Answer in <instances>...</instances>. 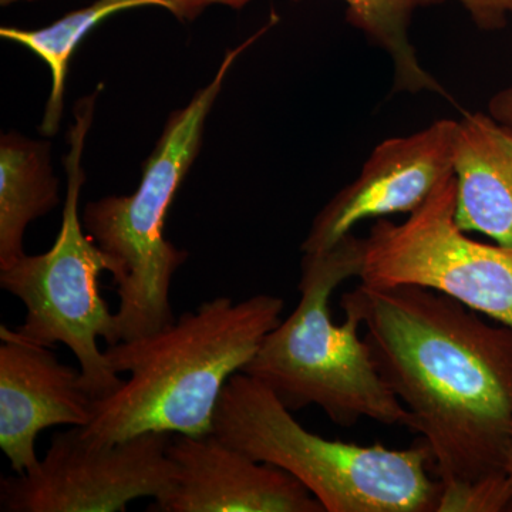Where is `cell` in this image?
Masks as SVG:
<instances>
[{
	"mask_svg": "<svg viewBox=\"0 0 512 512\" xmlns=\"http://www.w3.org/2000/svg\"><path fill=\"white\" fill-rule=\"evenodd\" d=\"M377 370L412 414L443 485L439 512L512 511V328L420 286L343 293Z\"/></svg>",
	"mask_w": 512,
	"mask_h": 512,
	"instance_id": "obj_1",
	"label": "cell"
},
{
	"mask_svg": "<svg viewBox=\"0 0 512 512\" xmlns=\"http://www.w3.org/2000/svg\"><path fill=\"white\" fill-rule=\"evenodd\" d=\"M284 299L259 293L201 303L163 329L109 346V366L130 373L116 393L94 400L84 439L111 444L148 431L207 436L229 379L244 372L282 320Z\"/></svg>",
	"mask_w": 512,
	"mask_h": 512,
	"instance_id": "obj_2",
	"label": "cell"
},
{
	"mask_svg": "<svg viewBox=\"0 0 512 512\" xmlns=\"http://www.w3.org/2000/svg\"><path fill=\"white\" fill-rule=\"evenodd\" d=\"M365 238L350 234L322 254H303L295 311L265 336L244 373L259 380L291 412L318 406L335 424L362 419L412 429V414L380 376L359 316L333 322L330 298L360 275Z\"/></svg>",
	"mask_w": 512,
	"mask_h": 512,
	"instance_id": "obj_3",
	"label": "cell"
},
{
	"mask_svg": "<svg viewBox=\"0 0 512 512\" xmlns=\"http://www.w3.org/2000/svg\"><path fill=\"white\" fill-rule=\"evenodd\" d=\"M212 433L301 481L326 512H439L443 485L423 441L406 450L359 446L306 430L268 387L239 372L218 402Z\"/></svg>",
	"mask_w": 512,
	"mask_h": 512,
	"instance_id": "obj_4",
	"label": "cell"
},
{
	"mask_svg": "<svg viewBox=\"0 0 512 512\" xmlns=\"http://www.w3.org/2000/svg\"><path fill=\"white\" fill-rule=\"evenodd\" d=\"M268 29L265 26L229 50L212 82L184 109L171 114L163 136L143 165L136 192L104 197L84 208L82 221L87 234L119 264L120 274L113 281L119 295L116 325L120 342L151 335L175 320L171 281L187 261L188 252L164 237L168 210L200 151L205 120L229 69Z\"/></svg>",
	"mask_w": 512,
	"mask_h": 512,
	"instance_id": "obj_5",
	"label": "cell"
},
{
	"mask_svg": "<svg viewBox=\"0 0 512 512\" xmlns=\"http://www.w3.org/2000/svg\"><path fill=\"white\" fill-rule=\"evenodd\" d=\"M96 97L94 93L76 107L70 150L64 160L66 201L55 244L45 254H25L0 269V286L26 309L22 325L10 329L12 335L45 348L63 343L79 360L84 389L94 400H101L116 393L123 379L99 348V339L109 346L120 342L116 313L110 311L100 292L101 274L110 272L116 279L119 264L87 234L79 211L80 191L86 180L83 148Z\"/></svg>",
	"mask_w": 512,
	"mask_h": 512,
	"instance_id": "obj_6",
	"label": "cell"
},
{
	"mask_svg": "<svg viewBox=\"0 0 512 512\" xmlns=\"http://www.w3.org/2000/svg\"><path fill=\"white\" fill-rule=\"evenodd\" d=\"M454 174L402 224L379 218L365 238L362 284L420 286L512 328V247L467 237L456 222Z\"/></svg>",
	"mask_w": 512,
	"mask_h": 512,
	"instance_id": "obj_7",
	"label": "cell"
},
{
	"mask_svg": "<svg viewBox=\"0 0 512 512\" xmlns=\"http://www.w3.org/2000/svg\"><path fill=\"white\" fill-rule=\"evenodd\" d=\"M173 434L148 431L111 444L84 439L80 427L53 436L35 470L0 480L2 512H123L138 498L173 490Z\"/></svg>",
	"mask_w": 512,
	"mask_h": 512,
	"instance_id": "obj_8",
	"label": "cell"
},
{
	"mask_svg": "<svg viewBox=\"0 0 512 512\" xmlns=\"http://www.w3.org/2000/svg\"><path fill=\"white\" fill-rule=\"evenodd\" d=\"M457 121L436 120L410 136L387 138L367 158L359 177L316 215L303 254H322L352 234L359 222L412 214L453 174Z\"/></svg>",
	"mask_w": 512,
	"mask_h": 512,
	"instance_id": "obj_9",
	"label": "cell"
},
{
	"mask_svg": "<svg viewBox=\"0 0 512 512\" xmlns=\"http://www.w3.org/2000/svg\"><path fill=\"white\" fill-rule=\"evenodd\" d=\"M173 490L154 501V512H326L291 474L229 446L214 433L177 434L168 447Z\"/></svg>",
	"mask_w": 512,
	"mask_h": 512,
	"instance_id": "obj_10",
	"label": "cell"
},
{
	"mask_svg": "<svg viewBox=\"0 0 512 512\" xmlns=\"http://www.w3.org/2000/svg\"><path fill=\"white\" fill-rule=\"evenodd\" d=\"M0 447L16 474L35 470L36 439L56 426L84 427L94 399L82 370L64 365L52 349L20 340L0 326Z\"/></svg>",
	"mask_w": 512,
	"mask_h": 512,
	"instance_id": "obj_11",
	"label": "cell"
},
{
	"mask_svg": "<svg viewBox=\"0 0 512 512\" xmlns=\"http://www.w3.org/2000/svg\"><path fill=\"white\" fill-rule=\"evenodd\" d=\"M456 222L512 247V127L490 113L457 121L453 147Z\"/></svg>",
	"mask_w": 512,
	"mask_h": 512,
	"instance_id": "obj_12",
	"label": "cell"
},
{
	"mask_svg": "<svg viewBox=\"0 0 512 512\" xmlns=\"http://www.w3.org/2000/svg\"><path fill=\"white\" fill-rule=\"evenodd\" d=\"M59 204L49 144L8 134L0 141V269L25 255L30 222Z\"/></svg>",
	"mask_w": 512,
	"mask_h": 512,
	"instance_id": "obj_13",
	"label": "cell"
},
{
	"mask_svg": "<svg viewBox=\"0 0 512 512\" xmlns=\"http://www.w3.org/2000/svg\"><path fill=\"white\" fill-rule=\"evenodd\" d=\"M141 6H161L173 12L170 0H97L87 8L63 16L47 28L28 30L9 26L0 29L3 39L28 47L49 66L52 92L47 100L45 117L40 124V131L45 136L55 134L62 120L67 70L77 46L101 20L123 10Z\"/></svg>",
	"mask_w": 512,
	"mask_h": 512,
	"instance_id": "obj_14",
	"label": "cell"
},
{
	"mask_svg": "<svg viewBox=\"0 0 512 512\" xmlns=\"http://www.w3.org/2000/svg\"><path fill=\"white\" fill-rule=\"evenodd\" d=\"M350 25L392 60L394 92H431L446 96L441 84L420 63L410 40L414 0H342Z\"/></svg>",
	"mask_w": 512,
	"mask_h": 512,
	"instance_id": "obj_15",
	"label": "cell"
},
{
	"mask_svg": "<svg viewBox=\"0 0 512 512\" xmlns=\"http://www.w3.org/2000/svg\"><path fill=\"white\" fill-rule=\"evenodd\" d=\"M419 6L441 5L457 2L467 10L473 22L483 30L504 28L508 18L512 19V0H414Z\"/></svg>",
	"mask_w": 512,
	"mask_h": 512,
	"instance_id": "obj_16",
	"label": "cell"
},
{
	"mask_svg": "<svg viewBox=\"0 0 512 512\" xmlns=\"http://www.w3.org/2000/svg\"><path fill=\"white\" fill-rule=\"evenodd\" d=\"M175 16L181 19H194L211 5H225L229 8L241 9L251 0H170Z\"/></svg>",
	"mask_w": 512,
	"mask_h": 512,
	"instance_id": "obj_17",
	"label": "cell"
},
{
	"mask_svg": "<svg viewBox=\"0 0 512 512\" xmlns=\"http://www.w3.org/2000/svg\"><path fill=\"white\" fill-rule=\"evenodd\" d=\"M488 113L494 119L512 127V86L494 94L488 104Z\"/></svg>",
	"mask_w": 512,
	"mask_h": 512,
	"instance_id": "obj_18",
	"label": "cell"
},
{
	"mask_svg": "<svg viewBox=\"0 0 512 512\" xmlns=\"http://www.w3.org/2000/svg\"><path fill=\"white\" fill-rule=\"evenodd\" d=\"M505 474L512 481V431L510 437V444H508L507 456H505Z\"/></svg>",
	"mask_w": 512,
	"mask_h": 512,
	"instance_id": "obj_19",
	"label": "cell"
},
{
	"mask_svg": "<svg viewBox=\"0 0 512 512\" xmlns=\"http://www.w3.org/2000/svg\"><path fill=\"white\" fill-rule=\"evenodd\" d=\"M16 2H33V0H0V3H2V6H9L12 5V3Z\"/></svg>",
	"mask_w": 512,
	"mask_h": 512,
	"instance_id": "obj_20",
	"label": "cell"
}]
</instances>
